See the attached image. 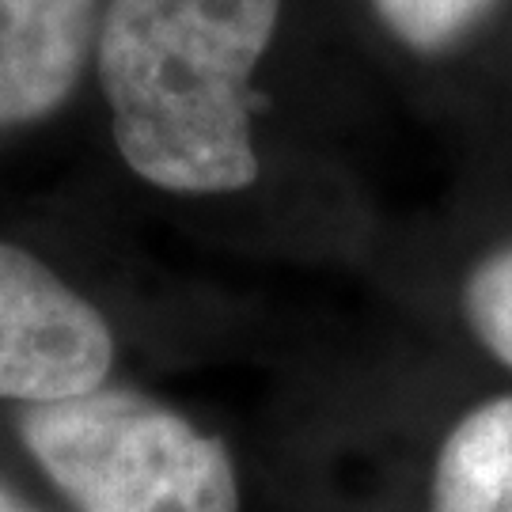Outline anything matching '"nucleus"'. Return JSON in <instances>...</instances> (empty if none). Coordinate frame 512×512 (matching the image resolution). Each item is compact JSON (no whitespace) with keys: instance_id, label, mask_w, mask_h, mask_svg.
I'll use <instances>...</instances> for the list:
<instances>
[{"instance_id":"1","label":"nucleus","mask_w":512,"mask_h":512,"mask_svg":"<svg viewBox=\"0 0 512 512\" xmlns=\"http://www.w3.org/2000/svg\"><path fill=\"white\" fill-rule=\"evenodd\" d=\"M281 0H107L95 61L122 164L167 194H236L258 179L251 76Z\"/></svg>"},{"instance_id":"2","label":"nucleus","mask_w":512,"mask_h":512,"mask_svg":"<svg viewBox=\"0 0 512 512\" xmlns=\"http://www.w3.org/2000/svg\"><path fill=\"white\" fill-rule=\"evenodd\" d=\"M19 437L76 512H239L228 448L141 391L23 406Z\"/></svg>"},{"instance_id":"3","label":"nucleus","mask_w":512,"mask_h":512,"mask_svg":"<svg viewBox=\"0 0 512 512\" xmlns=\"http://www.w3.org/2000/svg\"><path fill=\"white\" fill-rule=\"evenodd\" d=\"M114 334L103 311L23 251L0 243V403H57L107 384Z\"/></svg>"},{"instance_id":"4","label":"nucleus","mask_w":512,"mask_h":512,"mask_svg":"<svg viewBox=\"0 0 512 512\" xmlns=\"http://www.w3.org/2000/svg\"><path fill=\"white\" fill-rule=\"evenodd\" d=\"M99 0H0V133L50 118L95 50Z\"/></svg>"},{"instance_id":"5","label":"nucleus","mask_w":512,"mask_h":512,"mask_svg":"<svg viewBox=\"0 0 512 512\" xmlns=\"http://www.w3.org/2000/svg\"><path fill=\"white\" fill-rule=\"evenodd\" d=\"M437 512H512V395L475 406L433 471Z\"/></svg>"},{"instance_id":"6","label":"nucleus","mask_w":512,"mask_h":512,"mask_svg":"<svg viewBox=\"0 0 512 512\" xmlns=\"http://www.w3.org/2000/svg\"><path fill=\"white\" fill-rule=\"evenodd\" d=\"M391 35L418 54H440L467 38L494 0H372Z\"/></svg>"},{"instance_id":"7","label":"nucleus","mask_w":512,"mask_h":512,"mask_svg":"<svg viewBox=\"0 0 512 512\" xmlns=\"http://www.w3.org/2000/svg\"><path fill=\"white\" fill-rule=\"evenodd\" d=\"M463 311L478 342L512 368V243L471 270L463 285Z\"/></svg>"},{"instance_id":"8","label":"nucleus","mask_w":512,"mask_h":512,"mask_svg":"<svg viewBox=\"0 0 512 512\" xmlns=\"http://www.w3.org/2000/svg\"><path fill=\"white\" fill-rule=\"evenodd\" d=\"M0 512H35L31 505H23L16 494H8L4 486H0Z\"/></svg>"}]
</instances>
